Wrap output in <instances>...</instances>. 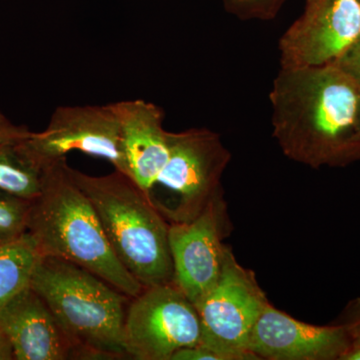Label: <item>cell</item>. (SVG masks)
<instances>
[{
  "instance_id": "1",
  "label": "cell",
  "mask_w": 360,
  "mask_h": 360,
  "mask_svg": "<svg viewBox=\"0 0 360 360\" xmlns=\"http://www.w3.org/2000/svg\"><path fill=\"white\" fill-rule=\"evenodd\" d=\"M283 155L311 168L360 160V84L335 63L281 66L269 94Z\"/></svg>"
},
{
  "instance_id": "2",
  "label": "cell",
  "mask_w": 360,
  "mask_h": 360,
  "mask_svg": "<svg viewBox=\"0 0 360 360\" xmlns=\"http://www.w3.org/2000/svg\"><path fill=\"white\" fill-rule=\"evenodd\" d=\"M27 232L42 257L79 265L130 298L143 290L116 257L91 201L73 179L66 158L42 169L41 191L30 202Z\"/></svg>"
},
{
  "instance_id": "3",
  "label": "cell",
  "mask_w": 360,
  "mask_h": 360,
  "mask_svg": "<svg viewBox=\"0 0 360 360\" xmlns=\"http://www.w3.org/2000/svg\"><path fill=\"white\" fill-rule=\"evenodd\" d=\"M30 286L65 331L75 359H129L123 343L129 296L89 270L52 257H41Z\"/></svg>"
},
{
  "instance_id": "4",
  "label": "cell",
  "mask_w": 360,
  "mask_h": 360,
  "mask_svg": "<svg viewBox=\"0 0 360 360\" xmlns=\"http://www.w3.org/2000/svg\"><path fill=\"white\" fill-rule=\"evenodd\" d=\"M91 201L106 238L127 271L143 288L174 283L169 222L149 195L127 174L94 176L70 167Z\"/></svg>"
},
{
  "instance_id": "5",
  "label": "cell",
  "mask_w": 360,
  "mask_h": 360,
  "mask_svg": "<svg viewBox=\"0 0 360 360\" xmlns=\"http://www.w3.org/2000/svg\"><path fill=\"white\" fill-rule=\"evenodd\" d=\"M255 274L238 264L231 248L217 283L196 307L200 345L224 360H255L248 350L251 333L269 303Z\"/></svg>"
},
{
  "instance_id": "6",
  "label": "cell",
  "mask_w": 360,
  "mask_h": 360,
  "mask_svg": "<svg viewBox=\"0 0 360 360\" xmlns=\"http://www.w3.org/2000/svg\"><path fill=\"white\" fill-rule=\"evenodd\" d=\"M167 139V161L155 186L176 196L165 217L168 222L189 221L224 193L221 179L231 153L219 134L203 127L168 131Z\"/></svg>"
},
{
  "instance_id": "7",
  "label": "cell",
  "mask_w": 360,
  "mask_h": 360,
  "mask_svg": "<svg viewBox=\"0 0 360 360\" xmlns=\"http://www.w3.org/2000/svg\"><path fill=\"white\" fill-rule=\"evenodd\" d=\"M26 160L39 170L66 158L72 151L108 160L129 176L123 153L122 129L112 105L59 106L46 129L16 143ZM130 177V176H129Z\"/></svg>"
},
{
  "instance_id": "8",
  "label": "cell",
  "mask_w": 360,
  "mask_h": 360,
  "mask_svg": "<svg viewBox=\"0 0 360 360\" xmlns=\"http://www.w3.org/2000/svg\"><path fill=\"white\" fill-rule=\"evenodd\" d=\"M198 309L174 283L143 288L131 298L123 326L129 359L172 360L177 350L200 342Z\"/></svg>"
},
{
  "instance_id": "9",
  "label": "cell",
  "mask_w": 360,
  "mask_h": 360,
  "mask_svg": "<svg viewBox=\"0 0 360 360\" xmlns=\"http://www.w3.org/2000/svg\"><path fill=\"white\" fill-rule=\"evenodd\" d=\"M360 40V0H307L279 39L281 66L307 68L340 60Z\"/></svg>"
},
{
  "instance_id": "10",
  "label": "cell",
  "mask_w": 360,
  "mask_h": 360,
  "mask_svg": "<svg viewBox=\"0 0 360 360\" xmlns=\"http://www.w3.org/2000/svg\"><path fill=\"white\" fill-rule=\"evenodd\" d=\"M229 224L224 193L210 201L195 219L169 222L168 240L174 283L195 307L221 274L227 248L224 239Z\"/></svg>"
},
{
  "instance_id": "11",
  "label": "cell",
  "mask_w": 360,
  "mask_h": 360,
  "mask_svg": "<svg viewBox=\"0 0 360 360\" xmlns=\"http://www.w3.org/2000/svg\"><path fill=\"white\" fill-rule=\"evenodd\" d=\"M352 342L345 324L314 326L267 303L251 333L248 350L257 359H340Z\"/></svg>"
},
{
  "instance_id": "12",
  "label": "cell",
  "mask_w": 360,
  "mask_h": 360,
  "mask_svg": "<svg viewBox=\"0 0 360 360\" xmlns=\"http://www.w3.org/2000/svg\"><path fill=\"white\" fill-rule=\"evenodd\" d=\"M0 329L15 360L75 359V349L44 300L32 286L0 307Z\"/></svg>"
},
{
  "instance_id": "13",
  "label": "cell",
  "mask_w": 360,
  "mask_h": 360,
  "mask_svg": "<svg viewBox=\"0 0 360 360\" xmlns=\"http://www.w3.org/2000/svg\"><path fill=\"white\" fill-rule=\"evenodd\" d=\"M111 105L122 129L130 179L149 195L168 158L165 111L143 99L117 101Z\"/></svg>"
},
{
  "instance_id": "14",
  "label": "cell",
  "mask_w": 360,
  "mask_h": 360,
  "mask_svg": "<svg viewBox=\"0 0 360 360\" xmlns=\"http://www.w3.org/2000/svg\"><path fill=\"white\" fill-rule=\"evenodd\" d=\"M41 257L27 231L16 238H0V307L30 288Z\"/></svg>"
},
{
  "instance_id": "15",
  "label": "cell",
  "mask_w": 360,
  "mask_h": 360,
  "mask_svg": "<svg viewBox=\"0 0 360 360\" xmlns=\"http://www.w3.org/2000/svg\"><path fill=\"white\" fill-rule=\"evenodd\" d=\"M42 172L32 165L16 143H0V191L33 200L41 191Z\"/></svg>"
},
{
  "instance_id": "16",
  "label": "cell",
  "mask_w": 360,
  "mask_h": 360,
  "mask_svg": "<svg viewBox=\"0 0 360 360\" xmlns=\"http://www.w3.org/2000/svg\"><path fill=\"white\" fill-rule=\"evenodd\" d=\"M30 202L0 191V238H16L27 231Z\"/></svg>"
},
{
  "instance_id": "17",
  "label": "cell",
  "mask_w": 360,
  "mask_h": 360,
  "mask_svg": "<svg viewBox=\"0 0 360 360\" xmlns=\"http://www.w3.org/2000/svg\"><path fill=\"white\" fill-rule=\"evenodd\" d=\"M286 0H224L225 11L240 20H272Z\"/></svg>"
},
{
  "instance_id": "18",
  "label": "cell",
  "mask_w": 360,
  "mask_h": 360,
  "mask_svg": "<svg viewBox=\"0 0 360 360\" xmlns=\"http://www.w3.org/2000/svg\"><path fill=\"white\" fill-rule=\"evenodd\" d=\"M32 132L25 125L15 124L0 110V143H20L27 139Z\"/></svg>"
},
{
  "instance_id": "19",
  "label": "cell",
  "mask_w": 360,
  "mask_h": 360,
  "mask_svg": "<svg viewBox=\"0 0 360 360\" xmlns=\"http://www.w3.org/2000/svg\"><path fill=\"white\" fill-rule=\"evenodd\" d=\"M172 360H224V357L217 352L208 349L200 343L177 350Z\"/></svg>"
},
{
  "instance_id": "20",
  "label": "cell",
  "mask_w": 360,
  "mask_h": 360,
  "mask_svg": "<svg viewBox=\"0 0 360 360\" xmlns=\"http://www.w3.org/2000/svg\"><path fill=\"white\" fill-rule=\"evenodd\" d=\"M335 65L360 84V42L349 49L340 60L336 61Z\"/></svg>"
},
{
  "instance_id": "21",
  "label": "cell",
  "mask_w": 360,
  "mask_h": 360,
  "mask_svg": "<svg viewBox=\"0 0 360 360\" xmlns=\"http://www.w3.org/2000/svg\"><path fill=\"white\" fill-rule=\"evenodd\" d=\"M342 324L347 326L352 338H360V298L352 302L347 309V319Z\"/></svg>"
},
{
  "instance_id": "22",
  "label": "cell",
  "mask_w": 360,
  "mask_h": 360,
  "mask_svg": "<svg viewBox=\"0 0 360 360\" xmlns=\"http://www.w3.org/2000/svg\"><path fill=\"white\" fill-rule=\"evenodd\" d=\"M0 360H15L13 343L0 329Z\"/></svg>"
},
{
  "instance_id": "23",
  "label": "cell",
  "mask_w": 360,
  "mask_h": 360,
  "mask_svg": "<svg viewBox=\"0 0 360 360\" xmlns=\"http://www.w3.org/2000/svg\"><path fill=\"white\" fill-rule=\"evenodd\" d=\"M340 360H360V338H352L349 347L340 357Z\"/></svg>"
},
{
  "instance_id": "24",
  "label": "cell",
  "mask_w": 360,
  "mask_h": 360,
  "mask_svg": "<svg viewBox=\"0 0 360 360\" xmlns=\"http://www.w3.org/2000/svg\"><path fill=\"white\" fill-rule=\"evenodd\" d=\"M359 42H360V40H359Z\"/></svg>"
}]
</instances>
